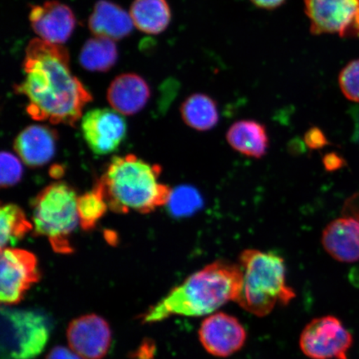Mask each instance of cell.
<instances>
[{"label":"cell","mask_w":359,"mask_h":359,"mask_svg":"<svg viewBox=\"0 0 359 359\" xmlns=\"http://www.w3.org/2000/svg\"><path fill=\"white\" fill-rule=\"evenodd\" d=\"M48 337L49 326L42 314L2 308V359H33L43 351Z\"/></svg>","instance_id":"obj_6"},{"label":"cell","mask_w":359,"mask_h":359,"mask_svg":"<svg viewBox=\"0 0 359 359\" xmlns=\"http://www.w3.org/2000/svg\"><path fill=\"white\" fill-rule=\"evenodd\" d=\"M78 215L80 226L84 231L92 230L107 212L109 205L102 192L96 184L91 191L85 193L78 198Z\"/></svg>","instance_id":"obj_23"},{"label":"cell","mask_w":359,"mask_h":359,"mask_svg":"<svg viewBox=\"0 0 359 359\" xmlns=\"http://www.w3.org/2000/svg\"><path fill=\"white\" fill-rule=\"evenodd\" d=\"M77 194L65 182L44 188L33 201V222L36 235L47 237L57 253L73 251L69 236L79 223Z\"/></svg>","instance_id":"obj_5"},{"label":"cell","mask_w":359,"mask_h":359,"mask_svg":"<svg viewBox=\"0 0 359 359\" xmlns=\"http://www.w3.org/2000/svg\"><path fill=\"white\" fill-rule=\"evenodd\" d=\"M313 35L359 38V0H304Z\"/></svg>","instance_id":"obj_7"},{"label":"cell","mask_w":359,"mask_h":359,"mask_svg":"<svg viewBox=\"0 0 359 359\" xmlns=\"http://www.w3.org/2000/svg\"><path fill=\"white\" fill-rule=\"evenodd\" d=\"M46 359H83L73 350L62 346L53 348L48 354Z\"/></svg>","instance_id":"obj_28"},{"label":"cell","mask_w":359,"mask_h":359,"mask_svg":"<svg viewBox=\"0 0 359 359\" xmlns=\"http://www.w3.org/2000/svg\"><path fill=\"white\" fill-rule=\"evenodd\" d=\"M339 157L334 154L327 155L325 157L324 163L327 170H335L340 167Z\"/></svg>","instance_id":"obj_31"},{"label":"cell","mask_w":359,"mask_h":359,"mask_svg":"<svg viewBox=\"0 0 359 359\" xmlns=\"http://www.w3.org/2000/svg\"><path fill=\"white\" fill-rule=\"evenodd\" d=\"M29 21L39 39L55 44L67 42L76 25L74 13L71 8L57 1L33 6L29 13Z\"/></svg>","instance_id":"obj_13"},{"label":"cell","mask_w":359,"mask_h":359,"mask_svg":"<svg viewBox=\"0 0 359 359\" xmlns=\"http://www.w3.org/2000/svg\"><path fill=\"white\" fill-rule=\"evenodd\" d=\"M161 168L129 154L115 156L97 182L109 208L147 214L168 204L172 189L158 181Z\"/></svg>","instance_id":"obj_3"},{"label":"cell","mask_w":359,"mask_h":359,"mask_svg":"<svg viewBox=\"0 0 359 359\" xmlns=\"http://www.w3.org/2000/svg\"><path fill=\"white\" fill-rule=\"evenodd\" d=\"M243 284L236 302L258 317L271 313L276 305L288 304L295 297L286 284L284 259L273 253L248 249L240 255Z\"/></svg>","instance_id":"obj_4"},{"label":"cell","mask_w":359,"mask_h":359,"mask_svg":"<svg viewBox=\"0 0 359 359\" xmlns=\"http://www.w3.org/2000/svg\"><path fill=\"white\" fill-rule=\"evenodd\" d=\"M118 60V49L114 40L104 37L90 39L80 52L79 62L83 69L91 72H107Z\"/></svg>","instance_id":"obj_21"},{"label":"cell","mask_w":359,"mask_h":359,"mask_svg":"<svg viewBox=\"0 0 359 359\" xmlns=\"http://www.w3.org/2000/svg\"><path fill=\"white\" fill-rule=\"evenodd\" d=\"M34 226L20 206L6 204L0 210V240L1 249L17 243Z\"/></svg>","instance_id":"obj_22"},{"label":"cell","mask_w":359,"mask_h":359,"mask_svg":"<svg viewBox=\"0 0 359 359\" xmlns=\"http://www.w3.org/2000/svg\"><path fill=\"white\" fill-rule=\"evenodd\" d=\"M351 114L353 116L354 122L353 139L354 142L359 144V107H354V109L352 110Z\"/></svg>","instance_id":"obj_32"},{"label":"cell","mask_w":359,"mask_h":359,"mask_svg":"<svg viewBox=\"0 0 359 359\" xmlns=\"http://www.w3.org/2000/svg\"><path fill=\"white\" fill-rule=\"evenodd\" d=\"M243 284L241 267L217 260L193 273L152 307L143 320L154 323L170 316H202L236 302Z\"/></svg>","instance_id":"obj_2"},{"label":"cell","mask_w":359,"mask_h":359,"mask_svg":"<svg viewBox=\"0 0 359 359\" xmlns=\"http://www.w3.org/2000/svg\"><path fill=\"white\" fill-rule=\"evenodd\" d=\"M130 15L135 27L149 34L163 33L172 20L167 0H134Z\"/></svg>","instance_id":"obj_19"},{"label":"cell","mask_w":359,"mask_h":359,"mask_svg":"<svg viewBox=\"0 0 359 359\" xmlns=\"http://www.w3.org/2000/svg\"><path fill=\"white\" fill-rule=\"evenodd\" d=\"M286 0H250V2L263 10L273 11L280 8L285 3Z\"/></svg>","instance_id":"obj_30"},{"label":"cell","mask_w":359,"mask_h":359,"mask_svg":"<svg viewBox=\"0 0 359 359\" xmlns=\"http://www.w3.org/2000/svg\"><path fill=\"white\" fill-rule=\"evenodd\" d=\"M151 91L146 81L134 74H124L112 81L107 90V100L115 111L134 115L144 109Z\"/></svg>","instance_id":"obj_16"},{"label":"cell","mask_w":359,"mask_h":359,"mask_svg":"<svg viewBox=\"0 0 359 359\" xmlns=\"http://www.w3.org/2000/svg\"><path fill=\"white\" fill-rule=\"evenodd\" d=\"M167 205L175 217H190L202 208L203 199L195 187L182 186L172 191Z\"/></svg>","instance_id":"obj_24"},{"label":"cell","mask_w":359,"mask_h":359,"mask_svg":"<svg viewBox=\"0 0 359 359\" xmlns=\"http://www.w3.org/2000/svg\"><path fill=\"white\" fill-rule=\"evenodd\" d=\"M322 243L332 257L340 262L359 260V219L351 215L332 222L325 229Z\"/></svg>","instance_id":"obj_14"},{"label":"cell","mask_w":359,"mask_h":359,"mask_svg":"<svg viewBox=\"0 0 359 359\" xmlns=\"http://www.w3.org/2000/svg\"><path fill=\"white\" fill-rule=\"evenodd\" d=\"M38 260L28 250L11 248L1 250L0 299L4 304L20 303L30 287L39 280Z\"/></svg>","instance_id":"obj_9"},{"label":"cell","mask_w":359,"mask_h":359,"mask_svg":"<svg viewBox=\"0 0 359 359\" xmlns=\"http://www.w3.org/2000/svg\"><path fill=\"white\" fill-rule=\"evenodd\" d=\"M353 337L339 318L324 316L312 320L300 335L302 352L311 359H348Z\"/></svg>","instance_id":"obj_8"},{"label":"cell","mask_w":359,"mask_h":359,"mask_svg":"<svg viewBox=\"0 0 359 359\" xmlns=\"http://www.w3.org/2000/svg\"><path fill=\"white\" fill-rule=\"evenodd\" d=\"M304 140L306 145L311 149H320L327 144L325 134L317 128L309 129L305 134Z\"/></svg>","instance_id":"obj_27"},{"label":"cell","mask_w":359,"mask_h":359,"mask_svg":"<svg viewBox=\"0 0 359 359\" xmlns=\"http://www.w3.org/2000/svg\"><path fill=\"white\" fill-rule=\"evenodd\" d=\"M69 55L61 44L31 40L24 61L25 79L15 91L27 97L26 110L34 120L74 126L82 118L91 93L72 74Z\"/></svg>","instance_id":"obj_1"},{"label":"cell","mask_w":359,"mask_h":359,"mask_svg":"<svg viewBox=\"0 0 359 359\" xmlns=\"http://www.w3.org/2000/svg\"><path fill=\"white\" fill-rule=\"evenodd\" d=\"M343 215H351V217L359 219V193L345 202Z\"/></svg>","instance_id":"obj_29"},{"label":"cell","mask_w":359,"mask_h":359,"mask_svg":"<svg viewBox=\"0 0 359 359\" xmlns=\"http://www.w3.org/2000/svg\"><path fill=\"white\" fill-rule=\"evenodd\" d=\"M88 25L97 37L119 40L132 33L133 21L130 13L116 4L100 0L94 6Z\"/></svg>","instance_id":"obj_17"},{"label":"cell","mask_w":359,"mask_h":359,"mask_svg":"<svg viewBox=\"0 0 359 359\" xmlns=\"http://www.w3.org/2000/svg\"><path fill=\"white\" fill-rule=\"evenodd\" d=\"M22 168L20 161L11 152L3 151L0 156V183L2 187L16 185L21 180Z\"/></svg>","instance_id":"obj_26"},{"label":"cell","mask_w":359,"mask_h":359,"mask_svg":"<svg viewBox=\"0 0 359 359\" xmlns=\"http://www.w3.org/2000/svg\"><path fill=\"white\" fill-rule=\"evenodd\" d=\"M199 337L202 346L210 354L226 358L244 346L246 331L236 318L217 313L202 322Z\"/></svg>","instance_id":"obj_12"},{"label":"cell","mask_w":359,"mask_h":359,"mask_svg":"<svg viewBox=\"0 0 359 359\" xmlns=\"http://www.w3.org/2000/svg\"><path fill=\"white\" fill-rule=\"evenodd\" d=\"M181 114L188 127L200 132L213 129L219 119L217 102L204 93L188 97L182 104Z\"/></svg>","instance_id":"obj_20"},{"label":"cell","mask_w":359,"mask_h":359,"mask_svg":"<svg viewBox=\"0 0 359 359\" xmlns=\"http://www.w3.org/2000/svg\"><path fill=\"white\" fill-rule=\"evenodd\" d=\"M71 350L83 359H102L109 352L111 331L97 314H87L72 321L67 330Z\"/></svg>","instance_id":"obj_11"},{"label":"cell","mask_w":359,"mask_h":359,"mask_svg":"<svg viewBox=\"0 0 359 359\" xmlns=\"http://www.w3.org/2000/svg\"><path fill=\"white\" fill-rule=\"evenodd\" d=\"M341 91L348 100L359 102V60L350 62L340 72Z\"/></svg>","instance_id":"obj_25"},{"label":"cell","mask_w":359,"mask_h":359,"mask_svg":"<svg viewBox=\"0 0 359 359\" xmlns=\"http://www.w3.org/2000/svg\"><path fill=\"white\" fill-rule=\"evenodd\" d=\"M229 144L240 154L254 158H262L269 148L266 127L253 120L238 121L226 133Z\"/></svg>","instance_id":"obj_18"},{"label":"cell","mask_w":359,"mask_h":359,"mask_svg":"<svg viewBox=\"0 0 359 359\" xmlns=\"http://www.w3.org/2000/svg\"><path fill=\"white\" fill-rule=\"evenodd\" d=\"M83 137L93 154L107 155L118 149L127 135V123L119 112L109 109L88 111L81 123Z\"/></svg>","instance_id":"obj_10"},{"label":"cell","mask_w":359,"mask_h":359,"mask_svg":"<svg viewBox=\"0 0 359 359\" xmlns=\"http://www.w3.org/2000/svg\"><path fill=\"white\" fill-rule=\"evenodd\" d=\"M57 138V133L51 128L32 125L18 135L13 147L25 165L43 167L55 156Z\"/></svg>","instance_id":"obj_15"}]
</instances>
